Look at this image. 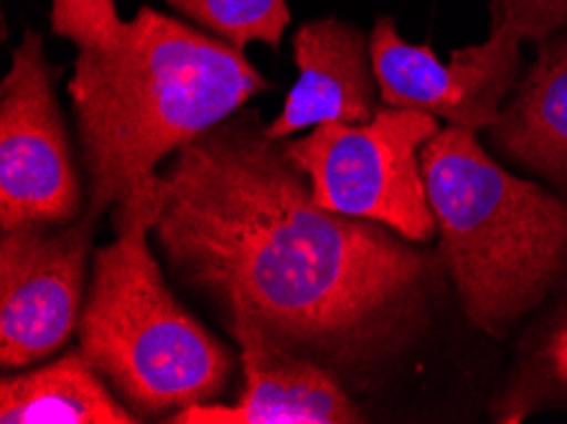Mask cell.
<instances>
[{
	"instance_id": "cell-5",
	"label": "cell",
	"mask_w": 567,
	"mask_h": 424,
	"mask_svg": "<svg viewBox=\"0 0 567 424\" xmlns=\"http://www.w3.org/2000/svg\"><path fill=\"white\" fill-rule=\"evenodd\" d=\"M437 133V117L427 112L384 105L369 123H323L280 145L318 206L431 241L437 224L420 155Z\"/></svg>"
},
{
	"instance_id": "cell-12",
	"label": "cell",
	"mask_w": 567,
	"mask_h": 424,
	"mask_svg": "<svg viewBox=\"0 0 567 424\" xmlns=\"http://www.w3.org/2000/svg\"><path fill=\"white\" fill-rule=\"evenodd\" d=\"M84 351H69L21 376L0 379L3 424H137L135 412L115 400Z\"/></svg>"
},
{
	"instance_id": "cell-15",
	"label": "cell",
	"mask_w": 567,
	"mask_h": 424,
	"mask_svg": "<svg viewBox=\"0 0 567 424\" xmlns=\"http://www.w3.org/2000/svg\"><path fill=\"white\" fill-rule=\"evenodd\" d=\"M492 23L539 43L567 25V0H492Z\"/></svg>"
},
{
	"instance_id": "cell-6",
	"label": "cell",
	"mask_w": 567,
	"mask_h": 424,
	"mask_svg": "<svg viewBox=\"0 0 567 424\" xmlns=\"http://www.w3.org/2000/svg\"><path fill=\"white\" fill-rule=\"evenodd\" d=\"M56 72L44 37L25 31L0 84V231L64 227L82 216Z\"/></svg>"
},
{
	"instance_id": "cell-11",
	"label": "cell",
	"mask_w": 567,
	"mask_h": 424,
	"mask_svg": "<svg viewBox=\"0 0 567 424\" xmlns=\"http://www.w3.org/2000/svg\"><path fill=\"white\" fill-rule=\"evenodd\" d=\"M488 137L512 163L567 194V25L537 43Z\"/></svg>"
},
{
	"instance_id": "cell-10",
	"label": "cell",
	"mask_w": 567,
	"mask_h": 424,
	"mask_svg": "<svg viewBox=\"0 0 567 424\" xmlns=\"http://www.w3.org/2000/svg\"><path fill=\"white\" fill-rule=\"evenodd\" d=\"M298 80L286 105L265 127L270 141H288L303 127L323 123H369L377 115V84L369 33L326 15L300 25L293 37Z\"/></svg>"
},
{
	"instance_id": "cell-9",
	"label": "cell",
	"mask_w": 567,
	"mask_h": 424,
	"mask_svg": "<svg viewBox=\"0 0 567 424\" xmlns=\"http://www.w3.org/2000/svg\"><path fill=\"white\" fill-rule=\"evenodd\" d=\"M239 343L245 389L237 404H194L174 424H357L364 414L323 363L300 356L260 325L250 310L227 313Z\"/></svg>"
},
{
	"instance_id": "cell-8",
	"label": "cell",
	"mask_w": 567,
	"mask_h": 424,
	"mask_svg": "<svg viewBox=\"0 0 567 424\" xmlns=\"http://www.w3.org/2000/svg\"><path fill=\"white\" fill-rule=\"evenodd\" d=\"M92 216L0 234V363L23 369L72 339L84 306Z\"/></svg>"
},
{
	"instance_id": "cell-1",
	"label": "cell",
	"mask_w": 567,
	"mask_h": 424,
	"mask_svg": "<svg viewBox=\"0 0 567 424\" xmlns=\"http://www.w3.org/2000/svg\"><path fill=\"white\" fill-rule=\"evenodd\" d=\"M153 234L188 288L225 316L250 310L326 369H367L398 349L437 277L398 231L318 206L303 170L243 110L161 173Z\"/></svg>"
},
{
	"instance_id": "cell-13",
	"label": "cell",
	"mask_w": 567,
	"mask_h": 424,
	"mask_svg": "<svg viewBox=\"0 0 567 424\" xmlns=\"http://www.w3.org/2000/svg\"><path fill=\"white\" fill-rule=\"evenodd\" d=\"M188 23L237 49L265 43L278 49L290 25L288 0H166Z\"/></svg>"
},
{
	"instance_id": "cell-2",
	"label": "cell",
	"mask_w": 567,
	"mask_h": 424,
	"mask_svg": "<svg viewBox=\"0 0 567 424\" xmlns=\"http://www.w3.org/2000/svg\"><path fill=\"white\" fill-rule=\"evenodd\" d=\"M49 25L74 46L66 90L94 221L270 90L243 49L151 6L123 19L117 0H51Z\"/></svg>"
},
{
	"instance_id": "cell-4",
	"label": "cell",
	"mask_w": 567,
	"mask_h": 424,
	"mask_svg": "<svg viewBox=\"0 0 567 424\" xmlns=\"http://www.w3.org/2000/svg\"><path fill=\"white\" fill-rule=\"evenodd\" d=\"M161 173L113 209L115 239L92 257L76 339L141 420L166 417L225 392L231 356L171 296L151 252Z\"/></svg>"
},
{
	"instance_id": "cell-7",
	"label": "cell",
	"mask_w": 567,
	"mask_h": 424,
	"mask_svg": "<svg viewBox=\"0 0 567 424\" xmlns=\"http://www.w3.org/2000/svg\"><path fill=\"white\" fill-rule=\"evenodd\" d=\"M522 39L492 23L486 41L455 49L443 64L431 46L400 37L392 15H380L369 31V54L386 107L427 112L449 125L488 130L522 76Z\"/></svg>"
},
{
	"instance_id": "cell-3",
	"label": "cell",
	"mask_w": 567,
	"mask_h": 424,
	"mask_svg": "<svg viewBox=\"0 0 567 424\" xmlns=\"http://www.w3.org/2000/svg\"><path fill=\"white\" fill-rule=\"evenodd\" d=\"M420 158L463 313L504 339L567 280V201L504 170L474 130L445 125Z\"/></svg>"
},
{
	"instance_id": "cell-14",
	"label": "cell",
	"mask_w": 567,
	"mask_h": 424,
	"mask_svg": "<svg viewBox=\"0 0 567 424\" xmlns=\"http://www.w3.org/2000/svg\"><path fill=\"white\" fill-rule=\"evenodd\" d=\"M560 292L563 300L539 335L524 376L514 384L506 400L509 406L499 412V422H519L524 414L543 404V396H567V280L560 285Z\"/></svg>"
}]
</instances>
